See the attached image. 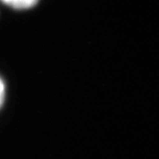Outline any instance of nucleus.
<instances>
[{
	"label": "nucleus",
	"mask_w": 159,
	"mask_h": 159,
	"mask_svg": "<svg viewBox=\"0 0 159 159\" xmlns=\"http://www.w3.org/2000/svg\"><path fill=\"white\" fill-rule=\"evenodd\" d=\"M1 1L10 7L22 10L34 7L39 2V0H1Z\"/></svg>",
	"instance_id": "nucleus-1"
},
{
	"label": "nucleus",
	"mask_w": 159,
	"mask_h": 159,
	"mask_svg": "<svg viewBox=\"0 0 159 159\" xmlns=\"http://www.w3.org/2000/svg\"><path fill=\"white\" fill-rule=\"evenodd\" d=\"M4 95H5V87H4V84L0 79V106L2 105L3 100H4Z\"/></svg>",
	"instance_id": "nucleus-2"
}]
</instances>
